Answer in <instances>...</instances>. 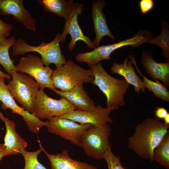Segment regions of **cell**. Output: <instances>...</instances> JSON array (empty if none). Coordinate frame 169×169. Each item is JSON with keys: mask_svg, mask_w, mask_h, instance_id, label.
Masks as SVG:
<instances>
[{"mask_svg": "<svg viewBox=\"0 0 169 169\" xmlns=\"http://www.w3.org/2000/svg\"><path fill=\"white\" fill-rule=\"evenodd\" d=\"M0 14L12 15L18 22L32 32L36 30L37 21L25 8L23 0H0Z\"/></svg>", "mask_w": 169, "mask_h": 169, "instance_id": "obj_14", "label": "cell"}, {"mask_svg": "<svg viewBox=\"0 0 169 169\" xmlns=\"http://www.w3.org/2000/svg\"><path fill=\"white\" fill-rule=\"evenodd\" d=\"M11 76L8 74L3 72L0 69V77H3L8 79H11Z\"/></svg>", "mask_w": 169, "mask_h": 169, "instance_id": "obj_32", "label": "cell"}, {"mask_svg": "<svg viewBox=\"0 0 169 169\" xmlns=\"http://www.w3.org/2000/svg\"><path fill=\"white\" fill-rule=\"evenodd\" d=\"M141 64L152 79L159 80L169 86V62H157L153 59L151 52L143 51Z\"/></svg>", "mask_w": 169, "mask_h": 169, "instance_id": "obj_16", "label": "cell"}, {"mask_svg": "<svg viewBox=\"0 0 169 169\" xmlns=\"http://www.w3.org/2000/svg\"><path fill=\"white\" fill-rule=\"evenodd\" d=\"M169 127L157 117L147 118L136 127L128 139V147L141 158L152 162L154 150L169 132Z\"/></svg>", "mask_w": 169, "mask_h": 169, "instance_id": "obj_1", "label": "cell"}, {"mask_svg": "<svg viewBox=\"0 0 169 169\" xmlns=\"http://www.w3.org/2000/svg\"><path fill=\"white\" fill-rule=\"evenodd\" d=\"M61 35L60 33L56 34L50 43L43 42L38 46L30 45L23 38H19L12 46V55L14 56L30 52H36L41 55L43 64L46 66L52 63L57 67L64 64L67 61L62 55L60 47Z\"/></svg>", "mask_w": 169, "mask_h": 169, "instance_id": "obj_6", "label": "cell"}, {"mask_svg": "<svg viewBox=\"0 0 169 169\" xmlns=\"http://www.w3.org/2000/svg\"><path fill=\"white\" fill-rule=\"evenodd\" d=\"M49 89L66 99L76 109L80 110H88L94 109L96 106L84 89L83 83H80L71 90L62 91L55 88Z\"/></svg>", "mask_w": 169, "mask_h": 169, "instance_id": "obj_17", "label": "cell"}, {"mask_svg": "<svg viewBox=\"0 0 169 169\" xmlns=\"http://www.w3.org/2000/svg\"><path fill=\"white\" fill-rule=\"evenodd\" d=\"M15 69L17 71L26 73L34 78L40 89L55 88L51 80L53 70L49 66H44L42 59L37 56L29 54L21 58Z\"/></svg>", "mask_w": 169, "mask_h": 169, "instance_id": "obj_9", "label": "cell"}, {"mask_svg": "<svg viewBox=\"0 0 169 169\" xmlns=\"http://www.w3.org/2000/svg\"><path fill=\"white\" fill-rule=\"evenodd\" d=\"M6 149L4 143L0 144V161L2 158L6 156Z\"/></svg>", "mask_w": 169, "mask_h": 169, "instance_id": "obj_31", "label": "cell"}, {"mask_svg": "<svg viewBox=\"0 0 169 169\" xmlns=\"http://www.w3.org/2000/svg\"><path fill=\"white\" fill-rule=\"evenodd\" d=\"M89 67L94 76L93 84L97 86L106 97V107L114 106L117 110L125 106L124 95L129 87L125 79L112 77L104 69L100 63Z\"/></svg>", "mask_w": 169, "mask_h": 169, "instance_id": "obj_2", "label": "cell"}, {"mask_svg": "<svg viewBox=\"0 0 169 169\" xmlns=\"http://www.w3.org/2000/svg\"><path fill=\"white\" fill-rule=\"evenodd\" d=\"M106 5L104 0L92 1V17L96 34L95 38L93 43L96 47L100 46L101 40L104 36H109L113 40H115V37L107 25L106 16L102 12V9Z\"/></svg>", "mask_w": 169, "mask_h": 169, "instance_id": "obj_15", "label": "cell"}, {"mask_svg": "<svg viewBox=\"0 0 169 169\" xmlns=\"http://www.w3.org/2000/svg\"><path fill=\"white\" fill-rule=\"evenodd\" d=\"M128 60L129 59L126 58L122 64L114 62L110 71L112 74H117L124 77L129 84L133 86L137 93H139L141 90L144 92L146 88L139 76L136 74L131 60Z\"/></svg>", "mask_w": 169, "mask_h": 169, "instance_id": "obj_20", "label": "cell"}, {"mask_svg": "<svg viewBox=\"0 0 169 169\" xmlns=\"http://www.w3.org/2000/svg\"><path fill=\"white\" fill-rule=\"evenodd\" d=\"M0 119L4 123L6 132L4 138V145L6 149V156L16 155L25 149L27 142L16 132V125L13 121L4 116L0 111Z\"/></svg>", "mask_w": 169, "mask_h": 169, "instance_id": "obj_18", "label": "cell"}, {"mask_svg": "<svg viewBox=\"0 0 169 169\" xmlns=\"http://www.w3.org/2000/svg\"><path fill=\"white\" fill-rule=\"evenodd\" d=\"M129 57L131 60L132 64H133L136 68L138 72L143 78L141 79L146 89L150 92H152L155 97L160 99L166 102H169V91L167 89V86L162 84L157 79H155L154 81L149 79L144 76L139 69L136 63L135 57L134 55H130Z\"/></svg>", "mask_w": 169, "mask_h": 169, "instance_id": "obj_22", "label": "cell"}, {"mask_svg": "<svg viewBox=\"0 0 169 169\" xmlns=\"http://www.w3.org/2000/svg\"><path fill=\"white\" fill-rule=\"evenodd\" d=\"M44 12H49L64 18L65 21L69 18V14L73 8V0H38Z\"/></svg>", "mask_w": 169, "mask_h": 169, "instance_id": "obj_21", "label": "cell"}, {"mask_svg": "<svg viewBox=\"0 0 169 169\" xmlns=\"http://www.w3.org/2000/svg\"><path fill=\"white\" fill-rule=\"evenodd\" d=\"M42 149L50 161L51 169H98L93 165L73 159L69 155L67 150L52 154L47 152L43 147Z\"/></svg>", "mask_w": 169, "mask_h": 169, "instance_id": "obj_19", "label": "cell"}, {"mask_svg": "<svg viewBox=\"0 0 169 169\" xmlns=\"http://www.w3.org/2000/svg\"><path fill=\"white\" fill-rule=\"evenodd\" d=\"M151 37L152 34L149 31L140 29L131 38L111 44L99 46L90 52L77 53L75 59L78 62L87 63L89 66L100 63L103 60L112 59L110 57V54L120 48L127 46L137 48L148 42Z\"/></svg>", "mask_w": 169, "mask_h": 169, "instance_id": "obj_3", "label": "cell"}, {"mask_svg": "<svg viewBox=\"0 0 169 169\" xmlns=\"http://www.w3.org/2000/svg\"><path fill=\"white\" fill-rule=\"evenodd\" d=\"M83 4L75 3L71 10L68 20L65 21L64 29L61 35L60 42L65 41L67 35L69 33L71 36V40L68 45V49L72 52L76 43L79 40L84 42L88 48L95 49L96 47L89 38L85 36L78 24V16L83 12Z\"/></svg>", "mask_w": 169, "mask_h": 169, "instance_id": "obj_12", "label": "cell"}, {"mask_svg": "<svg viewBox=\"0 0 169 169\" xmlns=\"http://www.w3.org/2000/svg\"><path fill=\"white\" fill-rule=\"evenodd\" d=\"M11 80L7 85L9 92L25 110L30 113L34 111L39 86L34 79L16 70L11 74Z\"/></svg>", "mask_w": 169, "mask_h": 169, "instance_id": "obj_5", "label": "cell"}, {"mask_svg": "<svg viewBox=\"0 0 169 169\" xmlns=\"http://www.w3.org/2000/svg\"><path fill=\"white\" fill-rule=\"evenodd\" d=\"M16 41L15 37L13 36L0 44V64L10 76L11 73L16 70L14 61L10 58L9 50Z\"/></svg>", "mask_w": 169, "mask_h": 169, "instance_id": "obj_25", "label": "cell"}, {"mask_svg": "<svg viewBox=\"0 0 169 169\" xmlns=\"http://www.w3.org/2000/svg\"></svg>", "mask_w": 169, "mask_h": 169, "instance_id": "obj_35", "label": "cell"}, {"mask_svg": "<svg viewBox=\"0 0 169 169\" xmlns=\"http://www.w3.org/2000/svg\"><path fill=\"white\" fill-rule=\"evenodd\" d=\"M12 28V24L5 23L0 18V36L7 38L11 34Z\"/></svg>", "mask_w": 169, "mask_h": 169, "instance_id": "obj_28", "label": "cell"}, {"mask_svg": "<svg viewBox=\"0 0 169 169\" xmlns=\"http://www.w3.org/2000/svg\"><path fill=\"white\" fill-rule=\"evenodd\" d=\"M76 110L65 98L53 99L45 93L44 90L39 89L32 113L39 119H49L53 117L61 116Z\"/></svg>", "mask_w": 169, "mask_h": 169, "instance_id": "obj_10", "label": "cell"}, {"mask_svg": "<svg viewBox=\"0 0 169 169\" xmlns=\"http://www.w3.org/2000/svg\"><path fill=\"white\" fill-rule=\"evenodd\" d=\"M7 38H5L0 36V44L5 42Z\"/></svg>", "mask_w": 169, "mask_h": 169, "instance_id": "obj_34", "label": "cell"}, {"mask_svg": "<svg viewBox=\"0 0 169 169\" xmlns=\"http://www.w3.org/2000/svg\"><path fill=\"white\" fill-rule=\"evenodd\" d=\"M104 159L107 164L108 169H127L122 166L119 156L115 155L111 149H109L106 151Z\"/></svg>", "mask_w": 169, "mask_h": 169, "instance_id": "obj_27", "label": "cell"}, {"mask_svg": "<svg viewBox=\"0 0 169 169\" xmlns=\"http://www.w3.org/2000/svg\"><path fill=\"white\" fill-rule=\"evenodd\" d=\"M154 112L155 116L160 119H163L168 113L167 110L163 107H156Z\"/></svg>", "mask_w": 169, "mask_h": 169, "instance_id": "obj_30", "label": "cell"}, {"mask_svg": "<svg viewBox=\"0 0 169 169\" xmlns=\"http://www.w3.org/2000/svg\"><path fill=\"white\" fill-rule=\"evenodd\" d=\"M153 161L169 169V133H167L154 149Z\"/></svg>", "mask_w": 169, "mask_h": 169, "instance_id": "obj_24", "label": "cell"}, {"mask_svg": "<svg viewBox=\"0 0 169 169\" xmlns=\"http://www.w3.org/2000/svg\"><path fill=\"white\" fill-rule=\"evenodd\" d=\"M115 110L114 106L103 108L98 105L92 110H74L61 116L80 124H90L99 125L112 123L109 115L112 110Z\"/></svg>", "mask_w": 169, "mask_h": 169, "instance_id": "obj_13", "label": "cell"}, {"mask_svg": "<svg viewBox=\"0 0 169 169\" xmlns=\"http://www.w3.org/2000/svg\"><path fill=\"white\" fill-rule=\"evenodd\" d=\"M164 120V123L166 124L169 125V113L166 115L163 118Z\"/></svg>", "mask_w": 169, "mask_h": 169, "instance_id": "obj_33", "label": "cell"}, {"mask_svg": "<svg viewBox=\"0 0 169 169\" xmlns=\"http://www.w3.org/2000/svg\"><path fill=\"white\" fill-rule=\"evenodd\" d=\"M154 2L153 0H141L139 2V6L141 13L145 14L153 8Z\"/></svg>", "mask_w": 169, "mask_h": 169, "instance_id": "obj_29", "label": "cell"}, {"mask_svg": "<svg viewBox=\"0 0 169 169\" xmlns=\"http://www.w3.org/2000/svg\"><path fill=\"white\" fill-rule=\"evenodd\" d=\"M40 147L37 151L30 152L25 149L21 150L20 153L23 156L25 161V166L23 169H47L38 159V156L43 151V146L39 140H38Z\"/></svg>", "mask_w": 169, "mask_h": 169, "instance_id": "obj_26", "label": "cell"}, {"mask_svg": "<svg viewBox=\"0 0 169 169\" xmlns=\"http://www.w3.org/2000/svg\"><path fill=\"white\" fill-rule=\"evenodd\" d=\"M46 121L48 131L80 146L81 138L86 131L93 125L78 124L61 116L52 117Z\"/></svg>", "mask_w": 169, "mask_h": 169, "instance_id": "obj_8", "label": "cell"}, {"mask_svg": "<svg viewBox=\"0 0 169 169\" xmlns=\"http://www.w3.org/2000/svg\"><path fill=\"white\" fill-rule=\"evenodd\" d=\"M94 79L91 69H83L71 59L66 64L56 67L51 77L54 87L63 92L69 91L80 83L93 84Z\"/></svg>", "mask_w": 169, "mask_h": 169, "instance_id": "obj_4", "label": "cell"}, {"mask_svg": "<svg viewBox=\"0 0 169 169\" xmlns=\"http://www.w3.org/2000/svg\"><path fill=\"white\" fill-rule=\"evenodd\" d=\"M5 78L0 77V100L2 102L1 108L4 110L7 109L12 110V113H16L22 116L27 125L29 131L33 133H38L44 126L46 125V122L38 118L33 113H30L18 106L11 95L7 85L4 83Z\"/></svg>", "mask_w": 169, "mask_h": 169, "instance_id": "obj_11", "label": "cell"}, {"mask_svg": "<svg viewBox=\"0 0 169 169\" xmlns=\"http://www.w3.org/2000/svg\"><path fill=\"white\" fill-rule=\"evenodd\" d=\"M111 130L108 124L93 125L82 136L79 146L83 148L86 155L98 160L104 159L106 151L112 148L109 141Z\"/></svg>", "mask_w": 169, "mask_h": 169, "instance_id": "obj_7", "label": "cell"}, {"mask_svg": "<svg viewBox=\"0 0 169 169\" xmlns=\"http://www.w3.org/2000/svg\"><path fill=\"white\" fill-rule=\"evenodd\" d=\"M162 25L161 33L156 37H151L148 42L151 44H156L162 50L163 56L169 62V25L163 19L161 21Z\"/></svg>", "mask_w": 169, "mask_h": 169, "instance_id": "obj_23", "label": "cell"}]
</instances>
